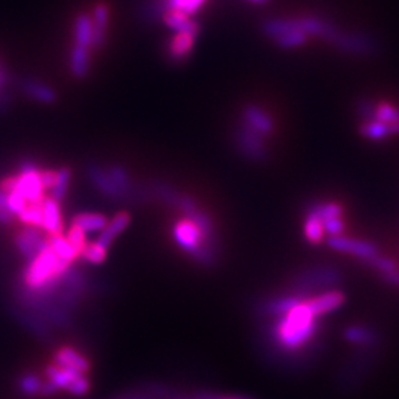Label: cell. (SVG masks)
<instances>
[{"label": "cell", "mask_w": 399, "mask_h": 399, "mask_svg": "<svg viewBox=\"0 0 399 399\" xmlns=\"http://www.w3.org/2000/svg\"><path fill=\"white\" fill-rule=\"evenodd\" d=\"M48 243L51 245V249L55 252V254L63 259L64 262L68 263H73L77 257H80L77 254V252L74 250V247L70 241L63 236V234H56V236H49L48 237Z\"/></svg>", "instance_id": "cell-23"}, {"label": "cell", "mask_w": 399, "mask_h": 399, "mask_svg": "<svg viewBox=\"0 0 399 399\" xmlns=\"http://www.w3.org/2000/svg\"><path fill=\"white\" fill-rule=\"evenodd\" d=\"M56 179V172L54 170H40V182L43 190H51Z\"/></svg>", "instance_id": "cell-44"}, {"label": "cell", "mask_w": 399, "mask_h": 399, "mask_svg": "<svg viewBox=\"0 0 399 399\" xmlns=\"http://www.w3.org/2000/svg\"><path fill=\"white\" fill-rule=\"evenodd\" d=\"M27 200L22 197L18 191H13V193H8V209L10 210V213L14 216H18L22 210L26 209L27 206Z\"/></svg>", "instance_id": "cell-40"}, {"label": "cell", "mask_w": 399, "mask_h": 399, "mask_svg": "<svg viewBox=\"0 0 399 399\" xmlns=\"http://www.w3.org/2000/svg\"><path fill=\"white\" fill-rule=\"evenodd\" d=\"M89 67H90L89 48H83V46L76 44L72 51V58H70L72 74L76 79H85L89 74Z\"/></svg>", "instance_id": "cell-21"}, {"label": "cell", "mask_w": 399, "mask_h": 399, "mask_svg": "<svg viewBox=\"0 0 399 399\" xmlns=\"http://www.w3.org/2000/svg\"><path fill=\"white\" fill-rule=\"evenodd\" d=\"M340 281V274L334 268H320L314 269L307 274H303L298 281V290L300 291H312L316 288L332 287Z\"/></svg>", "instance_id": "cell-8"}, {"label": "cell", "mask_w": 399, "mask_h": 399, "mask_svg": "<svg viewBox=\"0 0 399 399\" xmlns=\"http://www.w3.org/2000/svg\"><path fill=\"white\" fill-rule=\"evenodd\" d=\"M359 132L364 138H368L371 140H383L393 136L391 132L389 124L380 123L377 120H370V122H364L359 127Z\"/></svg>", "instance_id": "cell-27"}, {"label": "cell", "mask_w": 399, "mask_h": 399, "mask_svg": "<svg viewBox=\"0 0 399 399\" xmlns=\"http://www.w3.org/2000/svg\"><path fill=\"white\" fill-rule=\"evenodd\" d=\"M163 21L169 28H172L176 33H185L191 34V36L197 38L200 33V26L195 21H191L181 10H169L168 14L163 15Z\"/></svg>", "instance_id": "cell-18"}, {"label": "cell", "mask_w": 399, "mask_h": 399, "mask_svg": "<svg viewBox=\"0 0 399 399\" xmlns=\"http://www.w3.org/2000/svg\"><path fill=\"white\" fill-rule=\"evenodd\" d=\"M15 245L21 256L24 257L27 262H30L48 245V238H44L39 228L27 227L24 231L17 234Z\"/></svg>", "instance_id": "cell-7"}, {"label": "cell", "mask_w": 399, "mask_h": 399, "mask_svg": "<svg viewBox=\"0 0 399 399\" xmlns=\"http://www.w3.org/2000/svg\"><path fill=\"white\" fill-rule=\"evenodd\" d=\"M320 324L309 309L307 300H300L296 307L281 315L274 327L275 343L288 352H298L308 346L318 333Z\"/></svg>", "instance_id": "cell-1"}, {"label": "cell", "mask_w": 399, "mask_h": 399, "mask_svg": "<svg viewBox=\"0 0 399 399\" xmlns=\"http://www.w3.org/2000/svg\"><path fill=\"white\" fill-rule=\"evenodd\" d=\"M110 21V9L105 3L95 6L92 17V48L99 49L107 42V30Z\"/></svg>", "instance_id": "cell-14"}, {"label": "cell", "mask_w": 399, "mask_h": 399, "mask_svg": "<svg viewBox=\"0 0 399 399\" xmlns=\"http://www.w3.org/2000/svg\"><path fill=\"white\" fill-rule=\"evenodd\" d=\"M14 220V215L8 209V193L0 190V224H10Z\"/></svg>", "instance_id": "cell-42"}, {"label": "cell", "mask_w": 399, "mask_h": 399, "mask_svg": "<svg viewBox=\"0 0 399 399\" xmlns=\"http://www.w3.org/2000/svg\"><path fill=\"white\" fill-rule=\"evenodd\" d=\"M327 245L336 252L348 253V254H352L355 257H359V259L364 262H367V261L373 259L374 256L379 254V249L375 244H373L370 241L345 237V236L328 237Z\"/></svg>", "instance_id": "cell-6"}, {"label": "cell", "mask_w": 399, "mask_h": 399, "mask_svg": "<svg viewBox=\"0 0 399 399\" xmlns=\"http://www.w3.org/2000/svg\"><path fill=\"white\" fill-rule=\"evenodd\" d=\"M42 228L48 232V236L63 234V218L60 203L52 197H44L43 200V224Z\"/></svg>", "instance_id": "cell-16"}, {"label": "cell", "mask_w": 399, "mask_h": 399, "mask_svg": "<svg viewBox=\"0 0 399 399\" xmlns=\"http://www.w3.org/2000/svg\"><path fill=\"white\" fill-rule=\"evenodd\" d=\"M366 263L368 266H371L373 269H375V271H377V272H380L382 277L391 274V272H393L398 269V265H396V262L393 259H391V257H387V256H382V254L374 256L373 259L367 261Z\"/></svg>", "instance_id": "cell-38"}, {"label": "cell", "mask_w": 399, "mask_h": 399, "mask_svg": "<svg viewBox=\"0 0 399 399\" xmlns=\"http://www.w3.org/2000/svg\"><path fill=\"white\" fill-rule=\"evenodd\" d=\"M194 40L195 38L191 36V34L176 33L169 43V49H168L169 60L173 63L184 61L186 56H190L194 48Z\"/></svg>", "instance_id": "cell-19"}, {"label": "cell", "mask_w": 399, "mask_h": 399, "mask_svg": "<svg viewBox=\"0 0 399 399\" xmlns=\"http://www.w3.org/2000/svg\"><path fill=\"white\" fill-rule=\"evenodd\" d=\"M374 110L375 105L370 99H361L358 102V114L361 115V119L364 122L374 120Z\"/></svg>", "instance_id": "cell-43"}, {"label": "cell", "mask_w": 399, "mask_h": 399, "mask_svg": "<svg viewBox=\"0 0 399 399\" xmlns=\"http://www.w3.org/2000/svg\"><path fill=\"white\" fill-rule=\"evenodd\" d=\"M234 139H236V145L238 151L245 158L256 163H263L268 158V149L263 136L252 131L249 126H245L243 123L237 129Z\"/></svg>", "instance_id": "cell-5"}, {"label": "cell", "mask_w": 399, "mask_h": 399, "mask_svg": "<svg viewBox=\"0 0 399 399\" xmlns=\"http://www.w3.org/2000/svg\"><path fill=\"white\" fill-rule=\"evenodd\" d=\"M107 253H108V249L102 247V245L98 244L97 241L95 243H86L85 249H83V252H81L80 257H83V259L88 261L89 263L99 265V263L105 262V259H107Z\"/></svg>", "instance_id": "cell-36"}, {"label": "cell", "mask_w": 399, "mask_h": 399, "mask_svg": "<svg viewBox=\"0 0 399 399\" xmlns=\"http://www.w3.org/2000/svg\"><path fill=\"white\" fill-rule=\"evenodd\" d=\"M17 186V176H8L2 182H0V190L5 193H13Z\"/></svg>", "instance_id": "cell-45"}, {"label": "cell", "mask_w": 399, "mask_h": 399, "mask_svg": "<svg viewBox=\"0 0 399 399\" xmlns=\"http://www.w3.org/2000/svg\"><path fill=\"white\" fill-rule=\"evenodd\" d=\"M46 377L48 382L55 387V391H67L76 396H83L89 392V380L85 377V374L76 373L73 370L61 368L56 366H51L46 368Z\"/></svg>", "instance_id": "cell-3"}, {"label": "cell", "mask_w": 399, "mask_h": 399, "mask_svg": "<svg viewBox=\"0 0 399 399\" xmlns=\"http://www.w3.org/2000/svg\"><path fill=\"white\" fill-rule=\"evenodd\" d=\"M70 179H72V170H70L68 168H64V169L56 172L55 184L51 188V197L54 200H56L58 203L64 200L67 190H68V185H70Z\"/></svg>", "instance_id": "cell-32"}, {"label": "cell", "mask_w": 399, "mask_h": 399, "mask_svg": "<svg viewBox=\"0 0 399 399\" xmlns=\"http://www.w3.org/2000/svg\"><path fill=\"white\" fill-rule=\"evenodd\" d=\"M343 336L350 345L364 348V349L374 348L379 343L377 332H374L373 328L362 325V324H354V325L346 327Z\"/></svg>", "instance_id": "cell-15"}, {"label": "cell", "mask_w": 399, "mask_h": 399, "mask_svg": "<svg viewBox=\"0 0 399 399\" xmlns=\"http://www.w3.org/2000/svg\"><path fill=\"white\" fill-rule=\"evenodd\" d=\"M151 191L154 194V197H157L158 200H161L163 203H166L168 206L179 210V204H181V200L182 195L179 191H176L173 186H170L169 184L163 182V181H154L151 185Z\"/></svg>", "instance_id": "cell-22"}, {"label": "cell", "mask_w": 399, "mask_h": 399, "mask_svg": "<svg viewBox=\"0 0 399 399\" xmlns=\"http://www.w3.org/2000/svg\"><path fill=\"white\" fill-rule=\"evenodd\" d=\"M383 279L386 281V283H389V284H392V286L399 287V268L396 269V271H393V272H391V274L383 275Z\"/></svg>", "instance_id": "cell-46"}, {"label": "cell", "mask_w": 399, "mask_h": 399, "mask_svg": "<svg viewBox=\"0 0 399 399\" xmlns=\"http://www.w3.org/2000/svg\"><path fill=\"white\" fill-rule=\"evenodd\" d=\"M252 2H256V3H263V2H266V0H252Z\"/></svg>", "instance_id": "cell-49"}, {"label": "cell", "mask_w": 399, "mask_h": 399, "mask_svg": "<svg viewBox=\"0 0 399 399\" xmlns=\"http://www.w3.org/2000/svg\"><path fill=\"white\" fill-rule=\"evenodd\" d=\"M18 219L27 227L42 228L43 224V202L42 203H28L26 209L18 215Z\"/></svg>", "instance_id": "cell-30"}, {"label": "cell", "mask_w": 399, "mask_h": 399, "mask_svg": "<svg viewBox=\"0 0 399 399\" xmlns=\"http://www.w3.org/2000/svg\"><path fill=\"white\" fill-rule=\"evenodd\" d=\"M206 2V0H166L164 5L169 10H181L185 15H193L197 10L202 8V5Z\"/></svg>", "instance_id": "cell-37"}, {"label": "cell", "mask_w": 399, "mask_h": 399, "mask_svg": "<svg viewBox=\"0 0 399 399\" xmlns=\"http://www.w3.org/2000/svg\"><path fill=\"white\" fill-rule=\"evenodd\" d=\"M43 382L39 379L38 374L34 373H26L22 374V377L18 380V389L21 393L27 396H36L42 392Z\"/></svg>", "instance_id": "cell-35"}, {"label": "cell", "mask_w": 399, "mask_h": 399, "mask_svg": "<svg viewBox=\"0 0 399 399\" xmlns=\"http://www.w3.org/2000/svg\"><path fill=\"white\" fill-rule=\"evenodd\" d=\"M207 399H241V398H207Z\"/></svg>", "instance_id": "cell-48"}, {"label": "cell", "mask_w": 399, "mask_h": 399, "mask_svg": "<svg viewBox=\"0 0 399 399\" xmlns=\"http://www.w3.org/2000/svg\"><path fill=\"white\" fill-rule=\"evenodd\" d=\"M300 30L296 18L295 19H268L262 24V31L265 36L277 39L279 36H283L286 33Z\"/></svg>", "instance_id": "cell-24"}, {"label": "cell", "mask_w": 399, "mask_h": 399, "mask_svg": "<svg viewBox=\"0 0 399 399\" xmlns=\"http://www.w3.org/2000/svg\"><path fill=\"white\" fill-rule=\"evenodd\" d=\"M85 231L81 229L80 227L77 225H72V228H70L68 234H67V240L70 241V244L73 245L74 250L77 252L79 256H81V252H83L85 249V245H86V237H85Z\"/></svg>", "instance_id": "cell-39"}, {"label": "cell", "mask_w": 399, "mask_h": 399, "mask_svg": "<svg viewBox=\"0 0 399 399\" xmlns=\"http://www.w3.org/2000/svg\"><path fill=\"white\" fill-rule=\"evenodd\" d=\"M303 300L302 298L296 296V295H288V296H283V298H278L274 299L269 303L265 304V311L268 315H272V316H279L284 315L286 312H288L293 307H296V304Z\"/></svg>", "instance_id": "cell-28"}, {"label": "cell", "mask_w": 399, "mask_h": 399, "mask_svg": "<svg viewBox=\"0 0 399 399\" xmlns=\"http://www.w3.org/2000/svg\"><path fill=\"white\" fill-rule=\"evenodd\" d=\"M173 238L179 247L188 254H191L198 263L212 266L216 262L218 252L207 247L198 228L188 218L176 222L173 227Z\"/></svg>", "instance_id": "cell-2"}, {"label": "cell", "mask_w": 399, "mask_h": 399, "mask_svg": "<svg viewBox=\"0 0 399 399\" xmlns=\"http://www.w3.org/2000/svg\"><path fill=\"white\" fill-rule=\"evenodd\" d=\"M308 34L302 31V30H295V31H290V33H286L283 34V36H279L275 40L277 46H279V48H283V49H295V48H299V46L304 44L308 40Z\"/></svg>", "instance_id": "cell-34"}, {"label": "cell", "mask_w": 399, "mask_h": 399, "mask_svg": "<svg viewBox=\"0 0 399 399\" xmlns=\"http://www.w3.org/2000/svg\"><path fill=\"white\" fill-rule=\"evenodd\" d=\"M92 17L88 14L77 15L74 21V40L77 46L90 48L92 46Z\"/></svg>", "instance_id": "cell-25"}, {"label": "cell", "mask_w": 399, "mask_h": 399, "mask_svg": "<svg viewBox=\"0 0 399 399\" xmlns=\"http://www.w3.org/2000/svg\"><path fill=\"white\" fill-rule=\"evenodd\" d=\"M304 300H307L312 314L316 318H320V316L342 308L346 302V296L340 290H328Z\"/></svg>", "instance_id": "cell-9"}, {"label": "cell", "mask_w": 399, "mask_h": 399, "mask_svg": "<svg viewBox=\"0 0 399 399\" xmlns=\"http://www.w3.org/2000/svg\"><path fill=\"white\" fill-rule=\"evenodd\" d=\"M3 83H5V74H3L2 70H0V88L3 86Z\"/></svg>", "instance_id": "cell-47"}, {"label": "cell", "mask_w": 399, "mask_h": 399, "mask_svg": "<svg viewBox=\"0 0 399 399\" xmlns=\"http://www.w3.org/2000/svg\"><path fill=\"white\" fill-rule=\"evenodd\" d=\"M337 49L352 55H370L374 52L375 43L361 34H349L339 31L332 42Z\"/></svg>", "instance_id": "cell-10"}, {"label": "cell", "mask_w": 399, "mask_h": 399, "mask_svg": "<svg viewBox=\"0 0 399 399\" xmlns=\"http://www.w3.org/2000/svg\"><path fill=\"white\" fill-rule=\"evenodd\" d=\"M73 224L80 227L85 232H101L108 225V219L97 213H80L74 216Z\"/></svg>", "instance_id": "cell-26"}, {"label": "cell", "mask_w": 399, "mask_h": 399, "mask_svg": "<svg viewBox=\"0 0 399 399\" xmlns=\"http://www.w3.org/2000/svg\"><path fill=\"white\" fill-rule=\"evenodd\" d=\"M243 123L262 136L271 135L275 127L272 117L263 108L257 107V105L253 104L243 108Z\"/></svg>", "instance_id": "cell-12"}, {"label": "cell", "mask_w": 399, "mask_h": 399, "mask_svg": "<svg viewBox=\"0 0 399 399\" xmlns=\"http://www.w3.org/2000/svg\"><path fill=\"white\" fill-rule=\"evenodd\" d=\"M54 362H55L54 366L56 367L73 370L80 374H86L90 368V364L86 359V357H83L79 350L70 346H64L61 349H58L54 357Z\"/></svg>", "instance_id": "cell-13"}, {"label": "cell", "mask_w": 399, "mask_h": 399, "mask_svg": "<svg viewBox=\"0 0 399 399\" xmlns=\"http://www.w3.org/2000/svg\"><path fill=\"white\" fill-rule=\"evenodd\" d=\"M308 212L315 215V216H318L324 224L325 220H330L334 218H342L343 209L340 207L337 203H315L309 207Z\"/></svg>", "instance_id": "cell-31"}, {"label": "cell", "mask_w": 399, "mask_h": 399, "mask_svg": "<svg viewBox=\"0 0 399 399\" xmlns=\"http://www.w3.org/2000/svg\"><path fill=\"white\" fill-rule=\"evenodd\" d=\"M129 224H131V215H129L127 212L117 213L108 222V225L104 228V231H101V236L97 240V243L101 244L102 247L108 249L110 245H111V243L120 236V234L129 227Z\"/></svg>", "instance_id": "cell-17"}, {"label": "cell", "mask_w": 399, "mask_h": 399, "mask_svg": "<svg viewBox=\"0 0 399 399\" xmlns=\"http://www.w3.org/2000/svg\"><path fill=\"white\" fill-rule=\"evenodd\" d=\"M374 120L384 124L399 123V108L389 102H382L379 105H375Z\"/></svg>", "instance_id": "cell-33"}, {"label": "cell", "mask_w": 399, "mask_h": 399, "mask_svg": "<svg viewBox=\"0 0 399 399\" xmlns=\"http://www.w3.org/2000/svg\"><path fill=\"white\" fill-rule=\"evenodd\" d=\"M324 225H323V220L315 216L312 213L308 212L307 215V220H304V237L307 240L312 244H320L324 240Z\"/></svg>", "instance_id": "cell-29"}, {"label": "cell", "mask_w": 399, "mask_h": 399, "mask_svg": "<svg viewBox=\"0 0 399 399\" xmlns=\"http://www.w3.org/2000/svg\"><path fill=\"white\" fill-rule=\"evenodd\" d=\"M86 174L89 181L93 184V186H97V190L113 202H123V197L122 193L119 191V188L115 186V184L113 182L111 176L108 174L107 170H104L102 168H99L98 164H88L86 168Z\"/></svg>", "instance_id": "cell-11"}, {"label": "cell", "mask_w": 399, "mask_h": 399, "mask_svg": "<svg viewBox=\"0 0 399 399\" xmlns=\"http://www.w3.org/2000/svg\"><path fill=\"white\" fill-rule=\"evenodd\" d=\"M22 90H24L30 98L34 101H39L43 104H54L58 98L55 89L46 86L43 83H39V81L34 80H24L22 81Z\"/></svg>", "instance_id": "cell-20"}, {"label": "cell", "mask_w": 399, "mask_h": 399, "mask_svg": "<svg viewBox=\"0 0 399 399\" xmlns=\"http://www.w3.org/2000/svg\"><path fill=\"white\" fill-rule=\"evenodd\" d=\"M14 191H18L27 200V203H42L44 200L43 186L40 182V170L36 163L27 160L21 164L19 174L17 176V186Z\"/></svg>", "instance_id": "cell-4"}, {"label": "cell", "mask_w": 399, "mask_h": 399, "mask_svg": "<svg viewBox=\"0 0 399 399\" xmlns=\"http://www.w3.org/2000/svg\"><path fill=\"white\" fill-rule=\"evenodd\" d=\"M323 225H324V232L328 234V237L342 236V234L346 229L345 222H343L342 218H334V219H330V220H325Z\"/></svg>", "instance_id": "cell-41"}]
</instances>
